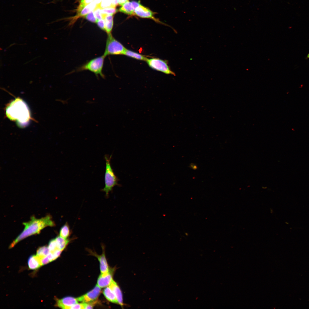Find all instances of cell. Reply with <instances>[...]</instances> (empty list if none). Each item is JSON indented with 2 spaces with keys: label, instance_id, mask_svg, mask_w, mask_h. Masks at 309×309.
Returning <instances> with one entry per match:
<instances>
[{
  "label": "cell",
  "instance_id": "6da1fadb",
  "mask_svg": "<svg viewBox=\"0 0 309 309\" xmlns=\"http://www.w3.org/2000/svg\"><path fill=\"white\" fill-rule=\"evenodd\" d=\"M23 224L25 227L24 230L11 243L9 246V248L13 247L19 241L28 236L39 234L45 227L55 225V223L49 215H47L40 219H37L33 216L30 221L23 222Z\"/></svg>",
  "mask_w": 309,
  "mask_h": 309
},
{
  "label": "cell",
  "instance_id": "7a4b0ae2",
  "mask_svg": "<svg viewBox=\"0 0 309 309\" xmlns=\"http://www.w3.org/2000/svg\"><path fill=\"white\" fill-rule=\"evenodd\" d=\"M7 115L12 120H16L19 123L25 124L30 118L29 112L25 103L20 99L13 101L7 107Z\"/></svg>",
  "mask_w": 309,
  "mask_h": 309
},
{
  "label": "cell",
  "instance_id": "3957f363",
  "mask_svg": "<svg viewBox=\"0 0 309 309\" xmlns=\"http://www.w3.org/2000/svg\"><path fill=\"white\" fill-rule=\"evenodd\" d=\"M112 155L104 156L106 161V169L104 175L105 187L101 191L105 193V196L108 197L109 193L112 191L113 188L118 185V179L115 175L110 165Z\"/></svg>",
  "mask_w": 309,
  "mask_h": 309
},
{
  "label": "cell",
  "instance_id": "277c9868",
  "mask_svg": "<svg viewBox=\"0 0 309 309\" xmlns=\"http://www.w3.org/2000/svg\"><path fill=\"white\" fill-rule=\"evenodd\" d=\"M105 58L103 54L93 58L79 67L78 71L89 70L94 73L96 76L100 75L104 78V76L102 70Z\"/></svg>",
  "mask_w": 309,
  "mask_h": 309
},
{
  "label": "cell",
  "instance_id": "5b68a950",
  "mask_svg": "<svg viewBox=\"0 0 309 309\" xmlns=\"http://www.w3.org/2000/svg\"><path fill=\"white\" fill-rule=\"evenodd\" d=\"M126 48L112 36L107 34L106 47L103 55L106 57L110 55H124Z\"/></svg>",
  "mask_w": 309,
  "mask_h": 309
},
{
  "label": "cell",
  "instance_id": "8992f818",
  "mask_svg": "<svg viewBox=\"0 0 309 309\" xmlns=\"http://www.w3.org/2000/svg\"><path fill=\"white\" fill-rule=\"evenodd\" d=\"M146 62L148 66L154 70L167 74L175 75V73L171 69L167 61L153 58H147Z\"/></svg>",
  "mask_w": 309,
  "mask_h": 309
},
{
  "label": "cell",
  "instance_id": "52a82bcc",
  "mask_svg": "<svg viewBox=\"0 0 309 309\" xmlns=\"http://www.w3.org/2000/svg\"><path fill=\"white\" fill-rule=\"evenodd\" d=\"M101 291V288L96 284L92 290L77 298V300L78 302L82 303H89L95 302L99 296Z\"/></svg>",
  "mask_w": 309,
  "mask_h": 309
},
{
  "label": "cell",
  "instance_id": "ba28073f",
  "mask_svg": "<svg viewBox=\"0 0 309 309\" xmlns=\"http://www.w3.org/2000/svg\"><path fill=\"white\" fill-rule=\"evenodd\" d=\"M140 4L139 2L135 1H127L119 9V11L129 15H134V11Z\"/></svg>",
  "mask_w": 309,
  "mask_h": 309
},
{
  "label": "cell",
  "instance_id": "9c48e42d",
  "mask_svg": "<svg viewBox=\"0 0 309 309\" xmlns=\"http://www.w3.org/2000/svg\"><path fill=\"white\" fill-rule=\"evenodd\" d=\"M78 302L77 298L68 296L58 300L56 305L57 306L62 309H68L71 306Z\"/></svg>",
  "mask_w": 309,
  "mask_h": 309
},
{
  "label": "cell",
  "instance_id": "30bf717a",
  "mask_svg": "<svg viewBox=\"0 0 309 309\" xmlns=\"http://www.w3.org/2000/svg\"><path fill=\"white\" fill-rule=\"evenodd\" d=\"M112 280V275L109 271L101 274L98 279L97 285L101 288L106 287L109 286Z\"/></svg>",
  "mask_w": 309,
  "mask_h": 309
},
{
  "label": "cell",
  "instance_id": "8fae6325",
  "mask_svg": "<svg viewBox=\"0 0 309 309\" xmlns=\"http://www.w3.org/2000/svg\"><path fill=\"white\" fill-rule=\"evenodd\" d=\"M153 15V13L150 10L141 4L136 8L134 11V15L141 17L150 18L156 21Z\"/></svg>",
  "mask_w": 309,
  "mask_h": 309
},
{
  "label": "cell",
  "instance_id": "7c38bea8",
  "mask_svg": "<svg viewBox=\"0 0 309 309\" xmlns=\"http://www.w3.org/2000/svg\"><path fill=\"white\" fill-rule=\"evenodd\" d=\"M103 252L101 255H98L94 253L93 251H91L92 254L96 256L99 261L100 265V269L101 274H103L108 272L109 270L107 261L105 257L104 246L103 245L102 247Z\"/></svg>",
  "mask_w": 309,
  "mask_h": 309
},
{
  "label": "cell",
  "instance_id": "4fadbf2b",
  "mask_svg": "<svg viewBox=\"0 0 309 309\" xmlns=\"http://www.w3.org/2000/svg\"><path fill=\"white\" fill-rule=\"evenodd\" d=\"M29 268L34 270L39 268L42 265L41 259L36 255L30 256L28 260Z\"/></svg>",
  "mask_w": 309,
  "mask_h": 309
},
{
  "label": "cell",
  "instance_id": "5bb4252c",
  "mask_svg": "<svg viewBox=\"0 0 309 309\" xmlns=\"http://www.w3.org/2000/svg\"><path fill=\"white\" fill-rule=\"evenodd\" d=\"M109 286L111 288L114 292L117 300L118 304L122 306L123 305L122 294L118 286L113 280Z\"/></svg>",
  "mask_w": 309,
  "mask_h": 309
},
{
  "label": "cell",
  "instance_id": "9a60e30c",
  "mask_svg": "<svg viewBox=\"0 0 309 309\" xmlns=\"http://www.w3.org/2000/svg\"><path fill=\"white\" fill-rule=\"evenodd\" d=\"M97 7L96 3L95 1H93L84 7L80 12L78 13L75 19L84 16L90 12L94 11Z\"/></svg>",
  "mask_w": 309,
  "mask_h": 309
},
{
  "label": "cell",
  "instance_id": "2e32d148",
  "mask_svg": "<svg viewBox=\"0 0 309 309\" xmlns=\"http://www.w3.org/2000/svg\"><path fill=\"white\" fill-rule=\"evenodd\" d=\"M103 294L106 298L110 302L118 304L115 295L111 288L109 286L104 290Z\"/></svg>",
  "mask_w": 309,
  "mask_h": 309
},
{
  "label": "cell",
  "instance_id": "e0dca14e",
  "mask_svg": "<svg viewBox=\"0 0 309 309\" xmlns=\"http://www.w3.org/2000/svg\"><path fill=\"white\" fill-rule=\"evenodd\" d=\"M75 238H76L75 237H73L71 239H66L59 236L56 237L55 239L59 249L63 251L69 243Z\"/></svg>",
  "mask_w": 309,
  "mask_h": 309
},
{
  "label": "cell",
  "instance_id": "ac0fdd59",
  "mask_svg": "<svg viewBox=\"0 0 309 309\" xmlns=\"http://www.w3.org/2000/svg\"><path fill=\"white\" fill-rule=\"evenodd\" d=\"M105 20V31L107 34L111 33L113 25V15H106Z\"/></svg>",
  "mask_w": 309,
  "mask_h": 309
},
{
  "label": "cell",
  "instance_id": "d6986e66",
  "mask_svg": "<svg viewBox=\"0 0 309 309\" xmlns=\"http://www.w3.org/2000/svg\"><path fill=\"white\" fill-rule=\"evenodd\" d=\"M124 55L136 59L146 61L147 58L138 53L126 49Z\"/></svg>",
  "mask_w": 309,
  "mask_h": 309
},
{
  "label": "cell",
  "instance_id": "ffe728a7",
  "mask_svg": "<svg viewBox=\"0 0 309 309\" xmlns=\"http://www.w3.org/2000/svg\"><path fill=\"white\" fill-rule=\"evenodd\" d=\"M71 234V231L68 223L66 222L61 228L59 233V236L66 239L69 238Z\"/></svg>",
  "mask_w": 309,
  "mask_h": 309
},
{
  "label": "cell",
  "instance_id": "44dd1931",
  "mask_svg": "<svg viewBox=\"0 0 309 309\" xmlns=\"http://www.w3.org/2000/svg\"><path fill=\"white\" fill-rule=\"evenodd\" d=\"M48 248L46 246L39 247L37 251V255L41 259L47 256L49 253Z\"/></svg>",
  "mask_w": 309,
  "mask_h": 309
},
{
  "label": "cell",
  "instance_id": "7402d4cb",
  "mask_svg": "<svg viewBox=\"0 0 309 309\" xmlns=\"http://www.w3.org/2000/svg\"><path fill=\"white\" fill-rule=\"evenodd\" d=\"M118 10L115 7H110L101 9L102 13L104 16L105 15H113L116 13Z\"/></svg>",
  "mask_w": 309,
  "mask_h": 309
},
{
  "label": "cell",
  "instance_id": "603a6c76",
  "mask_svg": "<svg viewBox=\"0 0 309 309\" xmlns=\"http://www.w3.org/2000/svg\"><path fill=\"white\" fill-rule=\"evenodd\" d=\"M48 247L49 252L51 253L54 252L57 250H60L58 245L55 238L52 239L50 241Z\"/></svg>",
  "mask_w": 309,
  "mask_h": 309
},
{
  "label": "cell",
  "instance_id": "cb8c5ba5",
  "mask_svg": "<svg viewBox=\"0 0 309 309\" xmlns=\"http://www.w3.org/2000/svg\"><path fill=\"white\" fill-rule=\"evenodd\" d=\"M101 9L97 5V7L94 10V15L98 20L104 19V17L101 13Z\"/></svg>",
  "mask_w": 309,
  "mask_h": 309
},
{
  "label": "cell",
  "instance_id": "d4e9b609",
  "mask_svg": "<svg viewBox=\"0 0 309 309\" xmlns=\"http://www.w3.org/2000/svg\"><path fill=\"white\" fill-rule=\"evenodd\" d=\"M97 5L102 9L112 7V0H102Z\"/></svg>",
  "mask_w": 309,
  "mask_h": 309
},
{
  "label": "cell",
  "instance_id": "484cf974",
  "mask_svg": "<svg viewBox=\"0 0 309 309\" xmlns=\"http://www.w3.org/2000/svg\"><path fill=\"white\" fill-rule=\"evenodd\" d=\"M84 17L87 20L93 23H96L98 20L95 17L93 11L90 12Z\"/></svg>",
  "mask_w": 309,
  "mask_h": 309
},
{
  "label": "cell",
  "instance_id": "4316f807",
  "mask_svg": "<svg viewBox=\"0 0 309 309\" xmlns=\"http://www.w3.org/2000/svg\"><path fill=\"white\" fill-rule=\"evenodd\" d=\"M93 1V0H84L83 2L80 3L77 9L78 13L80 12L84 7Z\"/></svg>",
  "mask_w": 309,
  "mask_h": 309
},
{
  "label": "cell",
  "instance_id": "83f0119b",
  "mask_svg": "<svg viewBox=\"0 0 309 309\" xmlns=\"http://www.w3.org/2000/svg\"><path fill=\"white\" fill-rule=\"evenodd\" d=\"M96 23L100 29L104 31H105V20L104 19L98 20Z\"/></svg>",
  "mask_w": 309,
  "mask_h": 309
},
{
  "label": "cell",
  "instance_id": "f1b7e54d",
  "mask_svg": "<svg viewBox=\"0 0 309 309\" xmlns=\"http://www.w3.org/2000/svg\"><path fill=\"white\" fill-rule=\"evenodd\" d=\"M42 265H44L49 263L50 262L47 256L41 259Z\"/></svg>",
  "mask_w": 309,
  "mask_h": 309
},
{
  "label": "cell",
  "instance_id": "f546056e",
  "mask_svg": "<svg viewBox=\"0 0 309 309\" xmlns=\"http://www.w3.org/2000/svg\"><path fill=\"white\" fill-rule=\"evenodd\" d=\"M119 0H112V7H115L119 4Z\"/></svg>",
  "mask_w": 309,
  "mask_h": 309
},
{
  "label": "cell",
  "instance_id": "4dcf8cb0",
  "mask_svg": "<svg viewBox=\"0 0 309 309\" xmlns=\"http://www.w3.org/2000/svg\"><path fill=\"white\" fill-rule=\"evenodd\" d=\"M128 1V0H119V4L122 5Z\"/></svg>",
  "mask_w": 309,
  "mask_h": 309
},
{
  "label": "cell",
  "instance_id": "1f68e13d",
  "mask_svg": "<svg viewBox=\"0 0 309 309\" xmlns=\"http://www.w3.org/2000/svg\"><path fill=\"white\" fill-rule=\"evenodd\" d=\"M102 0H94L97 5L99 4Z\"/></svg>",
  "mask_w": 309,
  "mask_h": 309
},
{
  "label": "cell",
  "instance_id": "d6a6232c",
  "mask_svg": "<svg viewBox=\"0 0 309 309\" xmlns=\"http://www.w3.org/2000/svg\"><path fill=\"white\" fill-rule=\"evenodd\" d=\"M309 53H308V54H307V55L306 56V58H305V59H306V60H307L308 59H309Z\"/></svg>",
  "mask_w": 309,
  "mask_h": 309
},
{
  "label": "cell",
  "instance_id": "836d02e7",
  "mask_svg": "<svg viewBox=\"0 0 309 309\" xmlns=\"http://www.w3.org/2000/svg\"><path fill=\"white\" fill-rule=\"evenodd\" d=\"M84 0H80V2H81V3H82V2H83V1H84Z\"/></svg>",
  "mask_w": 309,
  "mask_h": 309
}]
</instances>
